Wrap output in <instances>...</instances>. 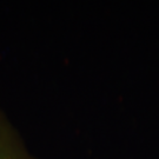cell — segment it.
I'll return each instance as SVG.
<instances>
[{
	"instance_id": "6da1fadb",
	"label": "cell",
	"mask_w": 159,
	"mask_h": 159,
	"mask_svg": "<svg viewBox=\"0 0 159 159\" xmlns=\"http://www.w3.org/2000/svg\"><path fill=\"white\" fill-rule=\"evenodd\" d=\"M0 159H40L30 150L20 132L0 107Z\"/></svg>"
}]
</instances>
